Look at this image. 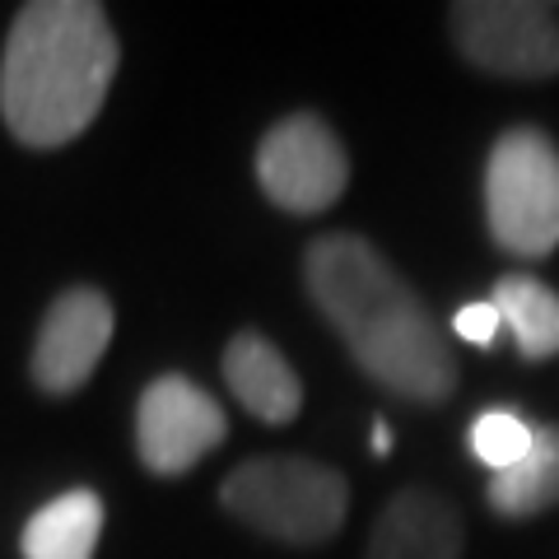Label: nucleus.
I'll list each match as a JSON object with an SVG mask.
<instances>
[{"label": "nucleus", "mask_w": 559, "mask_h": 559, "mask_svg": "<svg viewBox=\"0 0 559 559\" xmlns=\"http://www.w3.org/2000/svg\"><path fill=\"white\" fill-rule=\"evenodd\" d=\"M304 280L312 304L378 388L415 406H443L457 392L462 369L439 318L369 238L322 234L304 257Z\"/></svg>", "instance_id": "1"}, {"label": "nucleus", "mask_w": 559, "mask_h": 559, "mask_svg": "<svg viewBox=\"0 0 559 559\" xmlns=\"http://www.w3.org/2000/svg\"><path fill=\"white\" fill-rule=\"evenodd\" d=\"M121 47L94 0H33L14 14L0 57V117L28 150H57L90 131L112 90Z\"/></svg>", "instance_id": "2"}, {"label": "nucleus", "mask_w": 559, "mask_h": 559, "mask_svg": "<svg viewBox=\"0 0 559 559\" xmlns=\"http://www.w3.org/2000/svg\"><path fill=\"white\" fill-rule=\"evenodd\" d=\"M224 513H234L242 527H252L285 546H322L345 527L349 485L336 466L312 457H252L234 466V476L219 485Z\"/></svg>", "instance_id": "3"}, {"label": "nucleus", "mask_w": 559, "mask_h": 559, "mask_svg": "<svg viewBox=\"0 0 559 559\" xmlns=\"http://www.w3.org/2000/svg\"><path fill=\"white\" fill-rule=\"evenodd\" d=\"M485 219L503 252L550 257L559 248V150L540 127H509L485 164Z\"/></svg>", "instance_id": "4"}, {"label": "nucleus", "mask_w": 559, "mask_h": 559, "mask_svg": "<svg viewBox=\"0 0 559 559\" xmlns=\"http://www.w3.org/2000/svg\"><path fill=\"white\" fill-rule=\"evenodd\" d=\"M452 38L462 57L503 80L559 75V10L536 0H466L452 5Z\"/></svg>", "instance_id": "5"}, {"label": "nucleus", "mask_w": 559, "mask_h": 559, "mask_svg": "<svg viewBox=\"0 0 559 559\" xmlns=\"http://www.w3.org/2000/svg\"><path fill=\"white\" fill-rule=\"evenodd\" d=\"M257 182L289 215H322L341 201L349 159L341 135L318 112H289L257 145Z\"/></svg>", "instance_id": "6"}, {"label": "nucleus", "mask_w": 559, "mask_h": 559, "mask_svg": "<svg viewBox=\"0 0 559 559\" xmlns=\"http://www.w3.org/2000/svg\"><path fill=\"white\" fill-rule=\"evenodd\" d=\"M229 439V419L201 382L182 373L154 378L135 401V452L154 476H187Z\"/></svg>", "instance_id": "7"}, {"label": "nucleus", "mask_w": 559, "mask_h": 559, "mask_svg": "<svg viewBox=\"0 0 559 559\" xmlns=\"http://www.w3.org/2000/svg\"><path fill=\"white\" fill-rule=\"evenodd\" d=\"M117 331V312L112 299L94 285H70L57 294V304L47 308V318L33 341V359L28 373L38 382V392L47 396H70L94 378L98 359L108 355Z\"/></svg>", "instance_id": "8"}, {"label": "nucleus", "mask_w": 559, "mask_h": 559, "mask_svg": "<svg viewBox=\"0 0 559 559\" xmlns=\"http://www.w3.org/2000/svg\"><path fill=\"white\" fill-rule=\"evenodd\" d=\"M466 522L439 489H396L378 513L364 559H462Z\"/></svg>", "instance_id": "9"}, {"label": "nucleus", "mask_w": 559, "mask_h": 559, "mask_svg": "<svg viewBox=\"0 0 559 559\" xmlns=\"http://www.w3.org/2000/svg\"><path fill=\"white\" fill-rule=\"evenodd\" d=\"M224 382L238 396V406L261 425H289L304 411V382L280 355V345L261 331H238L224 345Z\"/></svg>", "instance_id": "10"}, {"label": "nucleus", "mask_w": 559, "mask_h": 559, "mask_svg": "<svg viewBox=\"0 0 559 559\" xmlns=\"http://www.w3.org/2000/svg\"><path fill=\"white\" fill-rule=\"evenodd\" d=\"M103 536V499L94 489H70L43 503L24 522V559H94Z\"/></svg>", "instance_id": "11"}, {"label": "nucleus", "mask_w": 559, "mask_h": 559, "mask_svg": "<svg viewBox=\"0 0 559 559\" xmlns=\"http://www.w3.org/2000/svg\"><path fill=\"white\" fill-rule=\"evenodd\" d=\"M489 509L499 518H536L559 509V425H540L527 457L489 480Z\"/></svg>", "instance_id": "12"}, {"label": "nucleus", "mask_w": 559, "mask_h": 559, "mask_svg": "<svg viewBox=\"0 0 559 559\" xmlns=\"http://www.w3.org/2000/svg\"><path fill=\"white\" fill-rule=\"evenodd\" d=\"M503 326L513 331L522 359H550L559 355V294L536 275H503L495 285V299Z\"/></svg>", "instance_id": "13"}, {"label": "nucleus", "mask_w": 559, "mask_h": 559, "mask_svg": "<svg viewBox=\"0 0 559 559\" xmlns=\"http://www.w3.org/2000/svg\"><path fill=\"white\" fill-rule=\"evenodd\" d=\"M532 439H536V429L513 411H485V415H476V425H471V452H476V462L489 466L495 476L527 457Z\"/></svg>", "instance_id": "14"}, {"label": "nucleus", "mask_w": 559, "mask_h": 559, "mask_svg": "<svg viewBox=\"0 0 559 559\" xmlns=\"http://www.w3.org/2000/svg\"><path fill=\"white\" fill-rule=\"evenodd\" d=\"M452 326H457V336H462V341H471V345H489V341L499 336L503 318H499V308H495V304H466V308H457Z\"/></svg>", "instance_id": "15"}, {"label": "nucleus", "mask_w": 559, "mask_h": 559, "mask_svg": "<svg viewBox=\"0 0 559 559\" xmlns=\"http://www.w3.org/2000/svg\"><path fill=\"white\" fill-rule=\"evenodd\" d=\"M373 452H378V457H388V452H392V429L388 425H382V419H378V425H373Z\"/></svg>", "instance_id": "16"}]
</instances>
